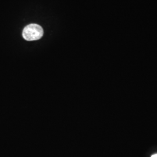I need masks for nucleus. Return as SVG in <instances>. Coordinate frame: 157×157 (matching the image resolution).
Listing matches in <instances>:
<instances>
[{
    "mask_svg": "<svg viewBox=\"0 0 157 157\" xmlns=\"http://www.w3.org/2000/svg\"><path fill=\"white\" fill-rule=\"evenodd\" d=\"M43 30L37 24H30L23 31V37L27 41H34L41 39L43 36Z\"/></svg>",
    "mask_w": 157,
    "mask_h": 157,
    "instance_id": "nucleus-1",
    "label": "nucleus"
},
{
    "mask_svg": "<svg viewBox=\"0 0 157 157\" xmlns=\"http://www.w3.org/2000/svg\"><path fill=\"white\" fill-rule=\"evenodd\" d=\"M151 157H157V154H154V155H152Z\"/></svg>",
    "mask_w": 157,
    "mask_h": 157,
    "instance_id": "nucleus-2",
    "label": "nucleus"
}]
</instances>
